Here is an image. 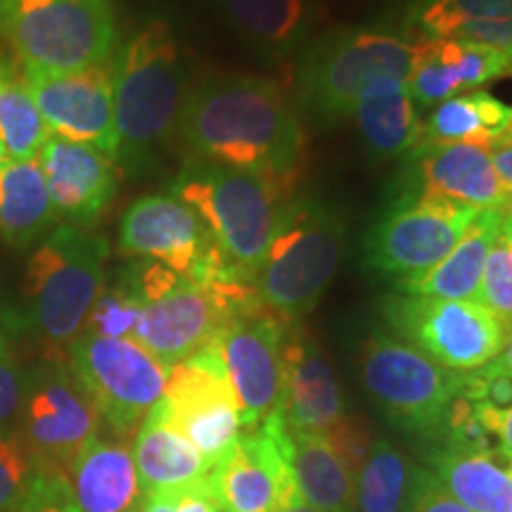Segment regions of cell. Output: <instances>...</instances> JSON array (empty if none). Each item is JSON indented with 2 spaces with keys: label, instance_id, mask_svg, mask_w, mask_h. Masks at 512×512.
Wrapping results in <instances>:
<instances>
[{
  "label": "cell",
  "instance_id": "6da1fadb",
  "mask_svg": "<svg viewBox=\"0 0 512 512\" xmlns=\"http://www.w3.org/2000/svg\"><path fill=\"white\" fill-rule=\"evenodd\" d=\"M178 138L192 159L297 185L306 159L299 114L264 76H216L185 98Z\"/></svg>",
  "mask_w": 512,
  "mask_h": 512
},
{
  "label": "cell",
  "instance_id": "7a4b0ae2",
  "mask_svg": "<svg viewBox=\"0 0 512 512\" xmlns=\"http://www.w3.org/2000/svg\"><path fill=\"white\" fill-rule=\"evenodd\" d=\"M117 157L126 174H145L178 136L188 98L181 46L164 22L145 24L114 57Z\"/></svg>",
  "mask_w": 512,
  "mask_h": 512
},
{
  "label": "cell",
  "instance_id": "3957f363",
  "mask_svg": "<svg viewBox=\"0 0 512 512\" xmlns=\"http://www.w3.org/2000/svg\"><path fill=\"white\" fill-rule=\"evenodd\" d=\"M344 254V221L316 195H294L280 211L256 273L268 311L299 320L320 302Z\"/></svg>",
  "mask_w": 512,
  "mask_h": 512
},
{
  "label": "cell",
  "instance_id": "277c9868",
  "mask_svg": "<svg viewBox=\"0 0 512 512\" xmlns=\"http://www.w3.org/2000/svg\"><path fill=\"white\" fill-rule=\"evenodd\" d=\"M110 242L76 226H60L43 240L24 273L27 323L50 351L64 361L67 347L86 328L88 313L105 287Z\"/></svg>",
  "mask_w": 512,
  "mask_h": 512
},
{
  "label": "cell",
  "instance_id": "5b68a950",
  "mask_svg": "<svg viewBox=\"0 0 512 512\" xmlns=\"http://www.w3.org/2000/svg\"><path fill=\"white\" fill-rule=\"evenodd\" d=\"M297 185L188 159L171 183V195L200 214L216 247L256 280L275 221Z\"/></svg>",
  "mask_w": 512,
  "mask_h": 512
},
{
  "label": "cell",
  "instance_id": "8992f818",
  "mask_svg": "<svg viewBox=\"0 0 512 512\" xmlns=\"http://www.w3.org/2000/svg\"><path fill=\"white\" fill-rule=\"evenodd\" d=\"M418 41L373 27L335 29L306 50L299 72V98L311 117L325 124L351 117L356 100L384 76L408 81Z\"/></svg>",
  "mask_w": 512,
  "mask_h": 512
},
{
  "label": "cell",
  "instance_id": "52a82bcc",
  "mask_svg": "<svg viewBox=\"0 0 512 512\" xmlns=\"http://www.w3.org/2000/svg\"><path fill=\"white\" fill-rule=\"evenodd\" d=\"M0 36L22 67L67 74L110 62L117 22L110 0H0Z\"/></svg>",
  "mask_w": 512,
  "mask_h": 512
},
{
  "label": "cell",
  "instance_id": "ba28073f",
  "mask_svg": "<svg viewBox=\"0 0 512 512\" xmlns=\"http://www.w3.org/2000/svg\"><path fill=\"white\" fill-rule=\"evenodd\" d=\"M124 275L143 302L133 339L166 370L207 349L233 316L219 294L157 261H136Z\"/></svg>",
  "mask_w": 512,
  "mask_h": 512
},
{
  "label": "cell",
  "instance_id": "9c48e42d",
  "mask_svg": "<svg viewBox=\"0 0 512 512\" xmlns=\"http://www.w3.org/2000/svg\"><path fill=\"white\" fill-rule=\"evenodd\" d=\"M100 413L64 361H46L24 375V396L12 437L38 475L67 482L69 467L98 437Z\"/></svg>",
  "mask_w": 512,
  "mask_h": 512
},
{
  "label": "cell",
  "instance_id": "30bf717a",
  "mask_svg": "<svg viewBox=\"0 0 512 512\" xmlns=\"http://www.w3.org/2000/svg\"><path fill=\"white\" fill-rule=\"evenodd\" d=\"M64 363L91 396L100 420L124 441L162 401L169 380V370L136 339L100 337L86 330L69 344Z\"/></svg>",
  "mask_w": 512,
  "mask_h": 512
},
{
  "label": "cell",
  "instance_id": "8fae6325",
  "mask_svg": "<svg viewBox=\"0 0 512 512\" xmlns=\"http://www.w3.org/2000/svg\"><path fill=\"white\" fill-rule=\"evenodd\" d=\"M460 377L403 339L375 335L363 347L361 380L368 396L396 427L420 437H441Z\"/></svg>",
  "mask_w": 512,
  "mask_h": 512
},
{
  "label": "cell",
  "instance_id": "7c38bea8",
  "mask_svg": "<svg viewBox=\"0 0 512 512\" xmlns=\"http://www.w3.org/2000/svg\"><path fill=\"white\" fill-rule=\"evenodd\" d=\"M119 252L136 261H157L204 287L249 275L216 247L195 209L176 195H145L119 223Z\"/></svg>",
  "mask_w": 512,
  "mask_h": 512
},
{
  "label": "cell",
  "instance_id": "4fadbf2b",
  "mask_svg": "<svg viewBox=\"0 0 512 512\" xmlns=\"http://www.w3.org/2000/svg\"><path fill=\"white\" fill-rule=\"evenodd\" d=\"M384 316L403 342L413 344L453 373H472L501 356L508 323L479 302L392 294Z\"/></svg>",
  "mask_w": 512,
  "mask_h": 512
},
{
  "label": "cell",
  "instance_id": "5bb4252c",
  "mask_svg": "<svg viewBox=\"0 0 512 512\" xmlns=\"http://www.w3.org/2000/svg\"><path fill=\"white\" fill-rule=\"evenodd\" d=\"M477 214L479 209L453 202L401 195L368 230L366 266L392 275L394 283L418 278L456 247Z\"/></svg>",
  "mask_w": 512,
  "mask_h": 512
},
{
  "label": "cell",
  "instance_id": "9a60e30c",
  "mask_svg": "<svg viewBox=\"0 0 512 512\" xmlns=\"http://www.w3.org/2000/svg\"><path fill=\"white\" fill-rule=\"evenodd\" d=\"M159 403L171 425L200 451L209 467L240 439V406L214 342L169 370Z\"/></svg>",
  "mask_w": 512,
  "mask_h": 512
},
{
  "label": "cell",
  "instance_id": "2e32d148",
  "mask_svg": "<svg viewBox=\"0 0 512 512\" xmlns=\"http://www.w3.org/2000/svg\"><path fill=\"white\" fill-rule=\"evenodd\" d=\"M285 323L290 320L278 318L259 304L230 316L214 339L238 399L242 432L256 430L268 415L278 411Z\"/></svg>",
  "mask_w": 512,
  "mask_h": 512
},
{
  "label": "cell",
  "instance_id": "e0dca14e",
  "mask_svg": "<svg viewBox=\"0 0 512 512\" xmlns=\"http://www.w3.org/2000/svg\"><path fill=\"white\" fill-rule=\"evenodd\" d=\"M283 439L285 422L275 411L211 467L207 479L221 512H278L299 498Z\"/></svg>",
  "mask_w": 512,
  "mask_h": 512
},
{
  "label": "cell",
  "instance_id": "ac0fdd59",
  "mask_svg": "<svg viewBox=\"0 0 512 512\" xmlns=\"http://www.w3.org/2000/svg\"><path fill=\"white\" fill-rule=\"evenodd\" d=\"M22 69L48 131L117 157L114 86L107 64L67 74Z\"/></svg>",
  "mask_w": 512,
  "mask_h": 512
},
{
  "label": "cell",
  "instance_id": "d6986e66",
  "mask_svg": "<svg viewBox=\"0 0 512 512\" xmlns=\"http://www.w3.org/2000/svg\"><path fill=\"white\" fill-rule=\"evenodd\" d=\"M406 197L453 202L472 209L512 207V192L498 178L489 147L422 143L411 152Z\"/></svg>",
  "mask_w": 512,
  "mask_h": 512
},
{
  "label": "cell",
  "instance_id": "ffe728a7",
  "mask_svg": "<svg viewBox=\"0 0 512 512\" xmlns=\"http://www.w3.org/2000/svg\"><path fill=\"white\" fill-rule=\"evenodd\" d=\"M280 366L278 413L285 425L294 432H330L344 415L342 389L330 358L297 320L285 323Z\"/></svg>",
  "mask_w": 512,
  "mask_h": 512
},
{
  "label": "cell",
  "instance_id": "44dd1931",
  "mask_svg": "<svg viewBox=\"0 0 512 512\" xmlns=\"http://www.w3.org/2000/svg\"><path fill=\"white\" fill-rule=\"evenodd\" d=\"M38 152L55 214L76 223V228L93 226L117 195V162L91 145L55 133H48Z\"/></svg>",
  "mask_w": 512,
  "mask_h": 512
},
{
  "label": "cell",
  "instance_id": "7402d4cb",
  "mask_svg": "<svg viewBox=\"0 0 512 512\" xmlns=\"http://www.w3.org/2000/svg\"><path fill=\"white\" fill-rule=\"evenodd\" d=\"M401 17L418 41L479 43L512 64V0H403Z\"/></svg>",
  "mask_w": 512,
  "mask_h": 512
},
{
  "label": "cell",
  "instance_id": "603a6c76",
  "mask_svg": "<svg viewBox=\"0 0 512 512\" xmlns=\"http://www.w3.org/2000/svg\"><path fill=\"white\" fill-rule=\"evenodd\" d=\"M67 491L76 512H138L145 494L128 441L95 437L69 467Z\"/></svg>",
  "mask_w": 512,
  "mask_h": 512
},
{
  "label": "cell",
  "instance_id": "cb8c5ba5",
  "mask_svg": "<svg viewBox=\"0 0 512 512\" xmlns=\"http://www.w3.org/2000/svg\"><path fill=\"white\" fill-rule=\"evenodd\" d=\"M503 230V211L484 209L472 219L456 242L437 266L411 280H399L396 290L415 297L451 299V302H479V285L489 249Z\"/></svg>",
  "mask_w": 512,
  "mask_h": 512
},
{
  "label": "cell",
  "instance_id": "d4e9b609",
  "mask_svg": "<svg viewBox=\"0 0 512 512\" xmlns=\"http://www.w3.org/2000/svg\"><path fill=\"white\" fill-rule=\"evenodd\" d=\"M133 463L145 496L183 491L190 484L207 479L211 472L200 451L166 418L162 403L147 413L136 432Z\"/></svg>",
  "mask_w": 512,
  "mask_h": 512
},
{
  "label": "cell",
  "instance_id": "484cf974",
  "mask_svg": "<svg viewBox=\"0 0 512 512\" xmlns=\"http://www.w3.org/2000/svg\"><path fill=\"white\" fill-rule=\"evenodd\" d=\"M351 117L356 119L363 143L380 159L411 155L422 143V119L408 81L396 76L370 83L356 100Z\"/></svg>",
  "mask_w": 512,
  "mask_h": 512
},
{
  "label": "cell",
  "instance_id": "4316f807",
  "mask_svg": "<svg viewBox=\"0 0 512 512\" xmlns=\"http://www.w3.org/2000/svg\"><path fill=\"white\" fill-rule=\"evenodd\" d=\"M285 456L304 503L318 512H354L356 477L323 434L294 432L285 425Z\"/></svg>",
  "mask_w": 512,
  "mask_h": 512
},
{
  "label": "cell",
  "instance_id": "83f0119b",
  "mask_svg": "<svg viewBox=\"0 0 512 512\" xmlns=\"http://www.w3.org/2000/svg\"><path fill=\"white\" fill-rule=\"evenodd\" d=\"M434 477L472 512H512V456L503 446L491 451H441Z\"/></svg>",
  "mask_w": 512,
  "mask_h": 512
},
{
  "label": "cell",
  "instance_id": "f1b7e54d",
  "mask_svg": "<svg viewBox=\"0 0 512 512\" xmlns=\"http://www.w3.org/2000/svg\"><path fill=\"white\" fill-rule=\"evenodd\" d=\"M57 221L38 157L8 159L0 169V235L12 247H29Z\"/></svg>",
  "mask_w": 512,
  "mask_h": 512
},
{
  "label": "cell",
  "instance_id": "f546056e",
  "mask_svg": "<svg viewBox=\"0 0 512 512\" xmlns=\"http://www.w3.org/2000/svg\"><path fill=\"white\" fill-rule=\"evenodd\" d=\"M252 48L268 57L297 50L309 36V0H211Z\"/></svg>",
  "mask_w": 512,
  "mask_h": 512
},
{
  "label": "cell",
  "instance_id": "4dcf8cb0",
  "mask_svg": "<svg viewBox=\"0 0 512 512\" xmlns=\"http://www.w3.org/2000/svg\"><path fill=\"white\" fill-rule=\"evenodd\" d=\"M510 121L512 107L479 88V91L460 93L434 107L430 119L422 121V143L494 147L508 136Z\"/></svg>",
  "mask_w": 512,
  "mask_h": 512
},
{
  "label": "cell",
  "instance_id": "1f68e13d",
  "mask_svg": "<svg viewBox=\"0 0 512 512\" xmlns=\"http://www.w3.org/2000/svg\"><path fill=\"white\" fill-rule=\"evenodd\" d=\"M48 133L24 79V69H19L10 57L0 55V143L8 159L36 157Z\"/></svg>",
  "mask_w": 512,
  "mask_h": 512
},
{
  "label": "cell",
  "instance_id": "d6a6232c",
  "mask_svg": "<svg viewBox=\"0 0 512 512\" xmlns=\"http://www.w3.org/2000/svg\"><path fill=\"white\" fill-rule=\"evenodd\" d=\"M415 472L392 441L377 439L356 475L358 512H408Z\"/></svg>",
  "mask_w": 512,
  "mask_h": 512
},
{
  "label": "cell",
  "instance_id": "836d02e7",
  "mask_svg": "<svg viewBox=\"0 0 512 512\" xmlns=\"http://www.w3.org/2000/svg\"><path fill=\"white\" fill-rule=\"evenodd\" d=\"M427 43H430L434 57L451 72L460 93L479 91L486 83L501 79V76H512V64L501 50L470 41H451V38Z\"/></svg>",
  "mask_w": 512,
  "mask_h": 512
},
{
  "label": "cell",
  "instance_id": "e575fe53",
  "mask_svg": "<svg viewBox=\"0 0 512 512\" xmlns=\"http://www.w3.org/2000/svg\"><path fill=\"white\" fill-rule=\"evenodd\" d=\"M140 311H143V302L138 292L128 283L126 275H121L114 285L102 287L83 330L100 337L133 339Z\"/></svg>",
  "mask_w": 512,
  "mask_h": 512
},
{
  "label": "cell",
  "instance_id": "d590c367",
  "mask_svg": "<svg viewBox=\"0 0 512 512\" xmlns=\"http://www.w3.org/2000/svg\"><path fill=\"white\" fill-rule=\"evenodd\" d=\"M48 477L38 475L12 434H0V512H24Z\"/></svg>",
  "mask_w": 512,
  "mask_h": 512
},
{
  "label": "cell",
  "instance_id": "8d00e7d4",
  "mask_svg": "<svg viewBox=\"0 0 512 512\" xmlns=\"http://www.w3.org/2000/svg\"><path fill=\"white\" fill-rule=\"evenodd\" d=\"M479 304L494 311L503 323L512 325V238L503 233L494 240L486 256Z\"/></svg>",
  "mask_w": 512,
  "mask_h": 512
},
{
  "label": "cell",
  "instance_id": "74e56055",
  "mask_svg": "<svg viewBox=\"0 0 512 512\" xmlns=\"http://www.w3.org/2000/svg\"><path fill=\"white\" fill-rule=\"evenodd\" d=\"M463 389L470 399L496 413H505L512 408V373L498 361L472 370V373H463Z\"/></svg>",
  "mask_w": 512,
  "mask_h": 512
},
{
  "label": "cell",
  "instance_id": "f35d334b",
  "mask_svg": "<svg viewBox=\"0 0 512 512\" xmlns=\"http://www.w3.org/2000/svg\"><path fill=\"white\" fill-rule=\"evenodd\" d=\"M323 437H328V441L335 446V451L339 453V458L347 463V467L354 472V477L361 470V465L366 463L370 448H373V432H370V425L358 415H347L344 413L342 418L330 432H325Z\"/></svg>",
  "mask_w": 512,
  "mask_h": 512
},
{
  "label": "cell",
  "instance_id": "ab89813d",
  "mask_svg": "<svg viewBox=\"0 0 512 512\" xmlns=\"http://www.w3.org/2000/svg\"><path fill=\"white\" fill-rule=\"evenodd\" d=\"M24 396V373L8 344H0V434H12Z\"/></svg>",
  "mask_w": 512,
  "mask_h": 512
},
{
  "label": "cell",
  "instance_id": "60d3db41",
  "mask_svg": "<svg viewBox=\"0 0 512 512\" xmlns=\"http://www.w3.org/2000/svg\"><path fill=\"white\" fill-rule=\"evenodd\" d=\"M408 512H472L458 503L432 472H415L413 496Z\"/></svg>",
  "mask_w": 512,
  "mask_h": 512
},
{
  "label": "cell",
  "instance_id": "b9f144b4",
  "mask_svg": "<svg viewBox=\"0 0 512 512\" xmlns=\"http://www.w3.org/2000/svg\"><path fill=\"white\" fill-rule=\"evenodd\" d=\"M24 512H76L69 503V491L64 479H46L34 501Z\"/></svg>",
  "mask_w": 512,
  "mask_h": 512
},
{
  "label": "cell",
  "instance_id": "7bdbcfd3",
  "mask_svg": "<svg viewBox=\"0 0 512 512\" xmlns=\"http://www.w3.org/2000/svg\"><path fill=\"white\" fill-rule=\"evenodd\" d=\"M178 512H221L219 501L211 491L209 479L190 484L178 494Z\"/></svg>",
  "mask_w": 512,
  "mask_h": 512
},
{
  "label": "cell",
  "instance_id": "ee69618b",
  "mask_svg": "<svg viewBox=\"0 0 512 512\" xmlns=\"http://www.w3.org/2000/svg\"><path fill=\"white\" fill-rule=\"evenodd\" d=\"M489 152L498 178H501L505 188L512 192V143L510 140H503V143L489 147Z\"/></svg>",
  "mask_w": 512,
  "mask_h": 512
},
{
  "label": "cell",
  "instance_id": "f6af8a7d",
  "mask_svg": "<svg viewBox=\"0 0 512 512\" xmlns=\"http://www.w3.org/2000/svg\"><path fill=\"white\" fill-rule=\"evenodd\" d=\"M178 494L181 491H164V494L145 496L138 512H178Z\"/></svg>",
  "mask_w": 512,
  "mask_h": 512
},
{
  "label": "cell",
  "instance_id": "bcb514c9",
  "mask_svg": "<svg viewBox=\"0 0 512 512\" xmlns=\"http://www.w3.org/2000/svg\"><path fill=\"white\" fill-rule=\"evenodd\" d=\"M498 441H501V446L512 456V408L501 415V425H498Z\"/></svg>",
  "mask_w": 512,
  "mask_h": 512
},
{
  "label": "cell",
  "instance_id": "7dc6e473",
  "mask_svg": "<svg viewBox=\"0 0 512 512\" xmlns=\"http://www.w3.org/2000/svg\"><path fill=\"white\" fill-rule=\"evenodd\" d=\"M498 363H501V366L508 370V373H512V325L508 328V337H505V344H503V351H501V356L496 358Z\"/></svg>",
  "mask_w": 512,
  "mask_h": 512
},
{
  "label": "cell",
  "instance_id": "c3c4849f",
  "mask_svg": "<svg viewBox=\"0 0 512 512\" xmlns=\"http://www.w3.org/2000/svg\"><path fill=\"white\" fill-rule=\"evenodd\" d=\"M278 512H318V510L311 508L309 503H304L302 498H294V501H292L290 505H285V508L278 510Z\"/></svg>",
  "mask_w": 512,
  "mask_h": 512
},
{
  "label": "cell",
  "instance_id": "681fc988",
  "mask_svg": "<svg viewBox=\"0 0 512 512\" xmlns=\"http://www.w3.org/2000/svg\"><path fill=\"white\" fill-rule=\"evenodd\" d=\"M503 233L512 238V207L503 211Z\"/></svg>",
  "mask_w": 512,
  "mask_h": 512
},
{
  "label": "cell",
  "instance_id": "f907efd6",
  "mask_svg": "<svg viewBox=\"0 0 512 512\" xmlns=\"http://www.w3.org/2000/svg\"><path fill=\"white\" fill-rule=\"evenodd\" d=\"M8 162V152H5V147H3V143H0V169H3V164Z\"/></svg>",
  "mask_w": 512,
  "mask_h": 512
},
{
  "label": "cell",
  "instance_id": "816d5d0a",
  "mask_svg": "<svg viewBox=\"0 0 512 512\" xmlns=\"http://www.w3.org/2000/svg\"><path fill=\"white\" fill-rule=\"evenodd\" d=\"M505 140H510V143H512V121H510V128H508V136H505ZM501 143H503V140H501Z\"/></svg>",
  "mask_w": 512,
  "mask_h": 512
},
{
  "label": "cell",
  "instance_id": "f5cc1de1",
  "mask_svg": "<svg viewBox=\"0 0 512 512\" xmlns=\"http://www.w3.org/2000/svg\"><path fill=\"white\" fill-rule=\"evenodd\" d=\"M0 344H5V339H3V335H0Z\"/></svg>",
  "mask_w": 512,
  "mask_h": 512
}]
</instances>
